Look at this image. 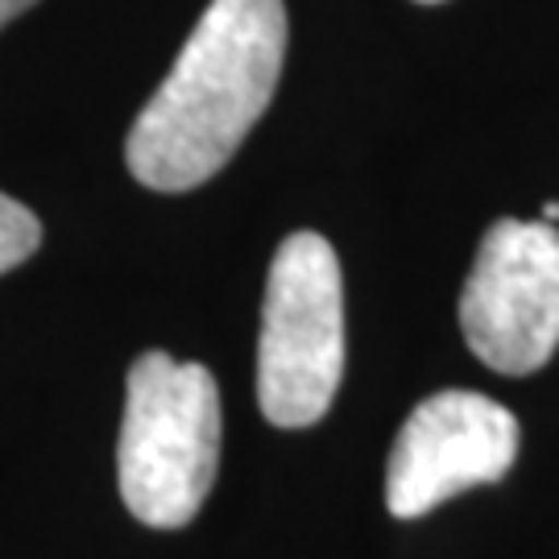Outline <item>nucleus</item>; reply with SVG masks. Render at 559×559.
<instances>
[{
	"label": "nucleus",
	"mask_w": 559,
	"mask_h": 559,
	"mask_svg": "<svg viewBox=\"0 0 559 559\" xmlns=\"http://www.w3.org/2000/svg\"><path fill=\"white\" fill-rule=\"evenodd\" d=\"M519 456V419L473 390H443L402 423L385 464V506L394 519H423L464 489L493 485Z\"/></svg>",
	"instance_id": "obj_5"
},
{
	"label": "nucleus",
	"mask_w": 559,
	"mask_h": 559,
	"mask_svg": "<svg viewBox=\"0 0 559 559\" xmlns=\"http://www.w3.org/2000/svg\"><path fill=\"white\" fill-rule=\"evenodd\" d=\"M559 221V203H547L543 207V224H556Z\"/></svg>",
	"instance_id": "obj_8"
},
{
	"label": "nucleus",
	"mask_w": 559,
	"mask_h": 559,
	"mask_svg": "<svg viewBox=\"0 0 559 559\" xmlns=\"http://www.w3.org/2000/svg\"><path fill=\"white\" fill-rule=\"evenodd\" d=\"M344 378V278L320 233H290L270 261L258 340L261 415L299 431L328 415Z\"/></svg>",
	"instance_id": "obj_3"
},
{
	"label": "nucleus",
	"mask_w": 559,
	"mask_h": 559,
	"mask_svg": "<svg viewBox=\"0 0 559 559\" xmlns=\"http://www.w3.org/2000/svg\"><path fill=\"white\" fill-rule=\"evenodd\" d=\"M460 328L480 365L506 378L539 373L559 348V228L498 221L480 237L460 295Z\"/></svg>",
	"instance_id": "obj_4"
},
{
	"label": "nucleus",
	"mask_w": 559,
	"mask_h": 559,
	"mask_svg": "<svg viewBox=\"0 0 559 559\" xmlns=\"http://www.w3.org/2000/svg\"><path fill=\"white\" fill-rule=\"evenodd\" d=\"M221 390L207 365L145 353L129 369L117 480L129 514L179 531L200 514L221 468Z\"/></svg>",
	"instance_id": "obj_2"
},
{
	"label": "nucleus",
	"mask_w": 559,
	"mask_h": 559,
	"mask_svg": "<svg viewBox=\"0 0 559 559\" xmlns=\"http://www.w3.org/2000/svg\"><path fill=\"white\" fill-rule=\"evenodd\" d=\"M419 4H440V0H419Z\"/></svg>",
	"instance_id": "obj_9"
},
{
	"label": "nucleus",
	"mask_w": 559,
	"mask_h": 559,
	"mask_svg": "<svg viewBox=\"0 0 559 559\" xmlns=\"http://www.w3.org/2000/svg\"><path fill=\"white\" fill-rule=\"evenodd\" d=\"M282 59V0H212L129 129L124 162L133 179L175 195L221 175L274 100Z\"/></svg>",
	"instance_id": "obj_1"
},
{
	"label": "nucleus",
	"mask_w": 559,
	"mask_h": 559,
	"mask_svg": "<svg viewBox=\"0 0 559 559\" xmlns=\"http://www.w3.org/2000/svg\"><path fill=\"white\" fill-rule=\"evenodd\" d=\"M41 245V221L25 203L9 200L0 191V274L17 270L21 261H29Z\"/></svg>",
	"instance_id": "obj_6"
},
{
	"label": "nucleus",
	"mask_w": 559,
	"mask_h": 559,
	"mask_svg": "<svg viewBox=\"0 0 559 559\" xmlns=\"http://www.w3.org/2000/svg\"><path fill=\"white\" fill-rule=\"evenodd\" d=\"M38 0H0V29L9 25V21H17L25 9H34Z\"/></svg>",
	"instance_id": "obj_7"
}]
</instances>
